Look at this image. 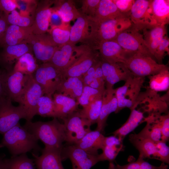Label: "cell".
<instances>
[{
	"instance_id": "obj_10",
	"label": "cell",
	"mask_w": 169,
	"mask_h": 169,
	"mask_svg": "<svg viewBox=\"0 0 169 169\" xmlns=\"http://www.w3.org/2000/svg\"><path fill=\"white\" fill-rule=\"evenodd\" d=\"M99 155L90 154L74 144L63 145L61 153L63 161L70 160L72 169H90L100 161Z\"/></svg>"
},
{
	"instance_id": "obj_12",
	"label": "cell",
	"mask_w": 169,
	"mask_h": 169,
	"mask_svg": "<svg viewBox=\"0 0 169 169\" xmlns=\"http://www.w3.org/2000/svg\"><path fill=\"white\" fill-rule=\"evenodd\" d=\"M30 46L35 57L43 63L49 62L58 47L49 34L32 33L26 41Z\"/></svg>"
},
{
	"instance_id": "obj_51",
	"label": "cell",
	"mask_w": 169,
	"mask_h": 169,
	"mask_svg": "<svg viewBox=\"0 0 169 169\" xmlns=\"http://www.w3.org/2000/svg\"><path fill=\"white\" fill-rule=\"evenodd\" d=\"M64 23L59 15L52 8L49 20V25H50L51 29L61 26Z\"/></svg>"
},
{
	"instance_id": "obj_9",
	"label": "cell",
	"mask_w": 169,
	"mask_h": 169,
	"mask_svg": "<svg viewBox=\"0 0 169 169\" xmlns=\"http://www.w3.org/2000/svg\"><path fill=\"white\" fill-rule=\"evenodd\" d=\"M83 45L82 50L80 54L70 66L62 71L66 78L82 77L100 59L98 50L93 49L85 44Z\"/></svg>"
},
{
	"instance_id": "obj_22",
	"label": "cell",
	"mask_w": 169,
	"mask_h": 169,
	"mask_svg": "<svg viewBox=\"0 0 169 169\" xmlns=\"http://www.w3.org/2000/svg\"><path fill=\"white\" fill-rule=\"evenodd\" d=\"M117 106L115 89L113 88H105L102 96V105L96 122L97 127L96 130L103 133L109 115L111 113L115 112Z\"/></svg>"
},
{
	"instance_id": "obj_46",
	"label": "cell",
	"mask_w": 169,
	"mask_h": 169,
	"mask_svg": "<svg viewBox=\"0 0 169 169\" xmlns=\"http://www.w3.org/2000/svg\"><path fill=\"white\" fill-rule=\"evenodd\" d=\"M100 1V0H82L80 12L87 17H93Z\"/></svg>"
},
{
	"instance_id": "obj_44",
	"label": "cell",
	"mask_w": 169,
	"mask_h": 169,
	"mask_svg": "<svg viewBox=\"0 0 169 169\" xmlns=\"http://www.w3.org/2000/svg\"><path fill=\"white\" fill-rule=\"evenodd\" d=\"M19 13L22 14L34 16L38 3L35 0H16Z\"/></svg>"
},
{
	"instance_id": "obj_58",
	"label": "cell",
	"mask_w": 169,
	"mask_h": 169,
	"mask_svg": "<svg viewBox=\"0 0 169 169\" xmlns=\"http://www.w3.org/2000/svg\"><path fill=\"white\" fill-rule=\"evenodd\" d=\"M108 169H116V165L113 162H110Z\"/></svg>"
},
{
	"instance_id": "obj_19",
	"label": "cell",
	"mask_w": 169,
	"mask_h": 169,
	"mask_svg": "<svg viewBox=\"0 0 169 169\" xmlns=\"http://www.w3.org/2000/svg\"><path fill=\"white\" fill-rule=\"evenodd\" d=\"M98 51L101 59L112 63L124 64L134 54L124 49L115 40L102 42Z\"/></svg>"
},
{
	"instance_id": "obj_13",
	"label": "cell",
	"mask_w": 169,
	"mask_h": 169,
	"mask_svg": "<svg viewBox=\"0 0 169 169\" xmlns=\"http://www.w3.org/2000/svg\"><path fill=\"white\" fill-rule=\"evenodd\" d=\"M115 40L124 49L131 53L141 54L154 59L145 44L142 34L133 25L119 34Z\"/></svg>"
},
{
	"instance_id": "obj_15",
	"label": "cell",
	"mask_w": 169,
	"mask_h": 169,
	"mask_svg": "<svg viewBox=\"0 0 169 169\" xmlns=\"http://www.w3.org/2000/svg\"><path fill=\"white\" fill-rule=\"evenodd\" d=\"M44 95L41 86L35 81L32 74L29 76L23 93L22 105L26 115V121H30L37 115V105L39 99Z\"/></svg>"
},
{
	"instance_id": "obj_55",
	"label": "cell",
	"mask_w": 169,
	"mask_h": 169,
	"mask_svg": "<svg viewBox=\"0 0 169 169\" xmlns=\"http://www.w3.org/2000/svg\"><path fill=\"white\" fill-rule=\"evenodd\" d=\"M4 71H0V97L5 96L3 86V79Z\"/></svg>"
},
{
	"instance_id": "obj_48",
	"label": "cell",
	"mask_w": 169,
	"mask_h": 169,
	"mask_svg": "<svg viewBox=\"0 0 169 169\" xmlns=\"http://www.w3.org/2000/svg\"><path fill=\"white\" fill-rule=\"evenodd\" d=\"M159 118L161 125V140L166 143L168 141L169 138V113L165 115H160Z\"/></svg>"
},
{
	"instance_id": "obj_31",
	"label": "cell",
	"mask_w": 169,
	"mask_h": 169,
	"mask_svg": "<svg viewBox=\"0 0 169 169\" xmlns=\"http://www.w3.org/2000/svg\"><path fill=\"white\" fill-rule=\"evenodd\" d=\"M84 86L82 77H69L64 79L56 92L77 100Z\"/></svg>"
},
{
	"instance_id": "obj_5",
	"label": "cell",
	"mask_w": 169,
	"mask_h": 169,
	"mask_svg": "<svg viewBox=\"0 0 169 169\" xmlns=\"http://www.w3.org/2000/svg\"><path fill=\"white\" fill-rule=\"evenodd\" d=\"M125 66L135 77L145 78L169 69L168 66L156 62L152 58L140 53H135L127 59Z\"/></svg>"
},
{
	"instance_id": "obj_36",
	"label": "cell",
	"mask_w": 169,
	"mask_h": 169,
	"mask_svg": "<svg viewBox=\"0 0 169 169\" xmlns=\"http://www.w3.org/2000/svg\"><path fill=\"white\" fill-rule=\"evenodd\" d=\"M38 66L32 54L27 53L19 59L14 64L12 70L29 75L33 74Z\"/></svg>"
},
{
	"instance_id": "obj_34",
	"label": "cell",
	"mask_w": 169,
	"mask_h": 169,
	"mask_svg": "<svg viewBox=\"0 0 169 169\" xmlns=\"http://www.w3.org/2000/svg\"><path fill=\"white\" fill-rule=\"evenodd\" d=\"M152 16L157 25H166L169 22V1L151 0Z\"/></svg>"
},
{
	"instance_id": "obj_32",
	"label": "cell",
	"mask_w": 169,
	"mask_h": 169,
	"mask_svg": "<svg viewBox=\"0 0 169 169\" xmlns=\"http://www.w3.org/2000/svg\"><path fill=\"white\" fill-rule=\"evenodd\" d=\"M53 4V9L58 13L64 23L74 21L80 15V12L72 0H54Z\"/></svg>"
},
{
	"instance_id": "obj_41",
	"label": "cell",
	"mask_w": 169,
	"mask_h": 169,
	"mask_svg": "<svg viewBox=\"0 0 169 169\" xmlns=\"http://www.w3.org/2000/svg\"><path fill=\"white\" fill-rule=\"evenodd\" d=\"M37 115L56 118L52 97L44 95L40 97L37 103Z\"/></svg>"
},
{
	"instance_id": "obj_3",
	"label": "cell",
	"mask_w": 169,
	"mask_h": 169,
	"mask_svg": "<svg viewBox=\"0 0 169 169\" xmlns=\"http://www.w3.org/2000/svg\"><path fill=\"white\" fill-rule=\"evenodd\" d=\"M132 25L130 14L102 21L94 20L90 25V37L92 42L99 45L104 41L115 40Z\"/></svg>"
},
{
	"instance_id": "obj_20",
	"label": "cell",
	"mask_w": 169,
	"mask_h": 169,
	"mask_svg": "<svg viewBox=\"0 0 169 169\" xmlns=\"http://www.w3.org/2000/svg\"><path fill=\"white\" fill-rule=\"evenodd\" d=\"M54 2V1L43 0L38 3L33 23L31 26L33 34H42L46 33L48 31L52 11L51 6Z\"/></svg>"
},
{
	"instance_id": "obj_33",
	"label": "cell",
	"mask_w": 169,
	"mask_h": 169,
	"mask_svg": "<svg viewBox=\"0 0 169 169\" xmlns=\"http://www.w3.org/2000/svg\"><path fill=\"white\" fill-rule=\"evenodd\" d=\"M126 14L121 13L112 0H100L94 16L91 18L98 21L115 18Z\"/></svg>"
},
{
	"instance_id": "obj_38",
	"label": "cell",
	"mask_w": 169,
	"mask_h": 169,
	"mask_svg": "<svg viewBox=\"0 0 169 169\" xmlns=\"http://www.w3.org/2000/svg\"><path fill=\"white\" fill-rule=\"evenodd\" d=\"M102 96L90 103L79 111L81 117L87 120L91 125L96 123L99 118Z\"/></svg>"
},
{
	"instance_id": "obj_21",
	"label": "cell",
	"mask_w": 169,
	"mask_h": 169,
	"mask_svg": "<svg viewBox=\"0 0 169 169\" xmlns=\"http://www.w3.org/2000/svg\"><path fill=\"white\" fill-rule=\"evenodd\" d=\"M62 149L44 148L40 156L33 154L37 169H64L62 162Z\"/></svg>"
},
{
	"instance_id": "obj_27",
	"label": "cell",
	"mask_w": 169,
	"mask_h": 169,
	"mask_svg": "<svg viewBox=\"0 0 169 169\" xmlns=\"http://www.w3.org/2000/svg\"><path fill=\"white\" fill-rule=\"evenodd\" d=\"M52 97L56 118L63 120L76 111L79 104L75 100L56 92Z\"/></svg>"
},
{
	"instance_id": "obj_45",
	"label": "cell",
	"mask_w": 169,
	"mask_h": 169,
	"mask_svg": "<svg viewBox=\"0 0 169 169\" xmlns=\"http://www.w3.org/2000/svg\"><path fill=\"white\" fill-rule=\"evenodd\" d=\"M156 152L155 159L169 164V148L166 143L161 140L156 143Z\"/></svg>"
},
{
	"instance_id": "obj_30",
	"label": "cell",
	"mask_w": 169,
	"mask_h": 169,
	"mask_svg": "<svg viewBox=\"0 0 169 169\" xmlns=\"http://www.w3.org/2000/svg\"><path fill=\"white\" fill-rule=\"evenodd\" d=\"M123 148V141L114 135L105 137L102 149V152L99 155L100 161H108L113 162Z\"/></svg>"
},
{
	"instance_id": "obj_52",
	"label": "cell",
	"mask_w": 169,
	"mask_h": 169,
	"mask_svg": "<svg viewBox=\"0 0 169 169\" xmlns=\"http://www.w3.org/2000/svg\"><path fill=\"white\" fill-rule=\"evenodd\" d=\"M140 157L135 161L129 162V163L123 166L116 164V169H140V164L141 159Z\"/></svg>"
},
{
	"instance_id": "obj_43",
	"label": "cell",
	"mask_w": 169,
	"mask_h": 169,
	"mask_svg": "<svg viewBox=\"0 0 169 169\" xmlns=\"http://www.w3.org/2000/svg\"><path fill=\"white\" fill-rule=\"evenodd\" d=\"M105 90L84 86L82 94L77 99V101L83 107H84L95 100L102 97Z\"/></svg>"
},
{
	"instance_id": "obj_18",
	"label": "cell",
	"mask_w": 169,
	"mask_h": 169,
	"mask_svg": "<svg viewBox=\"0 0 169 169\" xmlns=\"http://www.w3.org/2000/svg\"><path fill=\"white\" fill-rule=\"evenodd\" d=\"M101 66L105 88H113L116 83L125 81L134 76L122 63H110L101 59Z\"/></svg>"
},
{
	"instance_id": "obj_4",
	"label": "cell",
	"mask_w": 169,
	"mask_h": 169,
	"mask_svg": "<svg viewBox=\"0 0 169 169\" xmlns=\"http://www.w3.org/2000/svg\"><path fill=\"white\" fill-rule=\"evenodd\" d=\"M32 75L42 87L44 95L52 97L66 79L62 71L49 62L39 65Z\"/></svg>"
},
{
	"instance_id": "obj_24",
	"label": "cell",
	"mask_w": 169,
	"mask_h": 169,
	"mask_svg": "<svg viewBox=\"0 0 169 169\" xmlns=\"http://www.w3.org/2000/svg\"><path fill=\"white\" fill-rule=\"evenodd\" d=\"M0 60L7 71L11 70L12 66L24 54L31 53L32 49L26 42L16 45L7 46L3 47Z\"/></svg>"
},
{
	"instance_id": "obj_35",
	"label": "cell",
	"mask_w": 169,
	"mask_h": 169,
	"mask_svg": "<svg viewBox=\"0 0 169 169\" xmlns=\"http://www.w3.org/2000/svg\"><path fill=\"white\" fill-rule=\"evenodd\" d=\"M129 140L138 151L139 157L143 159L155 158L156 152V143L148 139L136 137L132 134L129 136Z\"/></svg>"
},
{
	"instance_id": "obj_49",
	"label": "cell",
	"mask_w": 169,
	"mask_h": 169,
	"mask_svg": "<svg viewBox=\"0 0 169 169\" xmlns=\"http://www.w3.org/2000/svg\"><path fill=\"white\" fill-rule=\"evenodd\" d=\"M119 10L124 14H130L134 0H112Z\"/></svg>"
},
{
	"instance_id": "obj_17",
	"label": "cell",
	"mask_w": 169,
	"mask_h": 169,
	"mask_svg": "<svg viewBox=\"0 0 169 169\" xmlns=\"http://www.w3.org/2000/svg\"><path fill=\"white\" fill-rule=\"evenodd\" d=\"M82 49V45L77 47L69 42L58 46L49 63L63 71L75 61Z\"/></svg>"
},
{
	"instance_id": "obj_25",
	"label": "cell",
	"mask_w": 169,
	"mask_h": 169,
	"mask_svg": "<svg viewBox=\"0 0 169 169\" xmlns=\"http://www.w3.org/2000/svg\"><path fill=\"white\" fill-rule=\"evenodd\" d=\"M160 114L152 113L145 118L146 125L138 134H132L134 137L149 139L155 143L161 141V134L159 120Z\"/></svg>"
},
{
	"instance_id": "obj_7",
	"label": "cell",
	"mask_w": 169,
	"mask_h": 169,
	"mask_svg": "<svg viewBox=\"0 0 169 169\" xmlns=\"http://www.w3.org/2000/svg\"><path fill=\"white\" fill-rule=\"evenodd\" d=\"M22 119L26 120L23 106H14L12 100L5 96L0 97V134H3L19 123Z\"/></svg>"
},
{
	"instance_id": "obj_23",
	"label": "cell",
	"mask_w": 169,
	"mask_h": 169,
	"mask_svg": "<svg viewBox=\"0 0 169 169\" xmlns=\"http://www.w3.org/2000/svg\"><path fill=\"white\" fill-rule=\"evenodd\" d=\"M33 33L30 27H21L10 25L0 38V46L4 47L25 42L30 35Z\"/></svg>"
},
{
	"instance_id": "obj_29",
	"label": "cell",
	"mask_w": 169,
	"mask_h": 169,
	"mask_svg": "<svg viewBox=\"0 0 169 169\" xmlns=\"http://www.w3.org/2000/svg\"><path fill=\"white\" fill-rule=\"evenodd\" d=\"M80 13L70 30L69 43L74 45L79 42L84 44L88 38L90 33L88 17Z\"/></svg>"
},
{
	"instance_id": "obj_6",
	"label": "cell",
	"mask_w": 169,
	"mask_h": 169,
	"mask_svg": "<svg viewBox=\"0 0 169 169\" xmlns=\"http://www.w3.org/2000/svg\"><path fill=\"white\" fill-rule=\"evenodd\" d=\"M145 79L132 76L125 81L123 86L115 89L118 104L115 113L125 108L131 110L141 93Z\"/></svg>"
},
{
	"instance_id": "obj_14",
	"label": "cell",
	"mask_w": 169,
	"mask_h": 169,
	"mask_svg": "<svg viewBox=\"0 0 169 169\" xmlns=\"http://www.w3.org/2000/svg\"><path fill=\"white\" fill-rule=\"evenodd\" d=\"M137 100L141 106L139 108L136 102L131 110V113L127 121L119 128L113 133L114 136L123 141L125 137L135 129L141 123L144 122L146 117L145 113L149 114L148 107L146 100L143 98H138Z\"/></svg>"
},
{
	"instance_id": "obj_47",
	"label": "cell",
	"mask_w": 169,
	"mask_h": 169,
	"mask_svg": "<svg viewBox=\"0 0 169 169\" xmlns=\"http://www.w3.org/2000/svg\"><path fill=\"white\" fill-rule=\"evenodd\" d=\"M169 39L167 35H166L162 38L158 45L154 58L158 61V63L162 64L163 59L166 53L169 54Z\"/></svg>"
},
{
	"instance_id": "obj_28",
	"label": "cell",
	"mask_w": 169,
	"mask_h": 169,
	"mask_svg": "<svg viewBox=\"0 0 169 169\" xmlns=\"http://www.w3.org/2000/svg\"><path fill=\"white\" fill-rule=\"evenodd\" d=\"M141 30L145 44L154 59V56L157 48L166 34L165 25H156Z\"/></svg>"
},
{
	"instance_id": "obj_54",
	"label": "cell",
	"mask_w": 169,
	"mask_h": 169,
	"mask_svg": "<svg viewBox=\"0 0 169 169\" xmlns=\"http://www.w3.org/2000/svg\"><path fill=\"white\" fill-rule=\"evenodd\" d=\"M140 169H158V166L152 165L142 159L141 162Z\"/></svg>"
},
{
	"instance_id": "obj_37",
	"label": "cell",
	"mask_w": 169,
	"mask_h": 169,
	"mask_svg": "<svg viewBox=\"0 0 169 169\" xmlns=\"http://www.w3.org/2000/svg\"><path fill=\"white\" fill-rule=\"evenodd\" d=\"M149 89L154 92L165 91L169 87V69L155 74L148 76Z\"/></svg>"
},
{
	"instance_id": "obj_11",
	"label": "cell",
	"mask_w": 169,
	"mask_h": 169,
	"mask_svg": "<svg viewBox=\"0 0 169 169\" xmlns=\"http://www.w3.org/2000/svg\"><path fill=\"white\" fill-rule=\"evenodd\" d=\"M66 131V142L68 144H74L91 131V124L75 111L63 120Z\"/></svg>"
},
{
	"instance_id": "obj_8",
	"label": "cell",
	"mask_w": 169,
	"mask_h": 169,
	"mask_svg": "<svg viewBox=\"0 0 169 169\" xmlns=\"http://www.w3.org/2000/svg\"><path fill=\"white\" fill-rule=\"evenodd\" d=\"M29 75L18 71H4L3 86L5 96L20 105Z\"/></svg>"
},
{
	"instance_id": "obj_2",
	"label": "cell",
	"mask_w": 169,
	"mask_h": 169,
	"mask_svg": "<svg viewBox=\"0 0 169 169\" xmlns=\"http://www.w3.org/2000/svg\"><path fill=\"white\" fill-rule=\"evenodd\" d=\"M23 126L38 140L41 141L45 148L62 149L63 142L66 141L65 125L57 118L47 122L26 121Z\"/></svg>"
},
{
	"instance_id": "obj_57",
	"label": "cell",
	"mask_w": 169,
	"mask_h": 169,
	"mask_svg": "<svg viewBox=\"0 0 169 169\" xmlns=\"http://www.w3.org/2000/svg\"><path fill=\"white\" fill-rule=\"evenodd\" d=\"M158 169H168V166L165 163L162 162L161 165L158 166Z\"/></svg>"
},
{
	"instance_id": "obj_42",
	"label": "cell",
	"mask_w": 169,
	"mask_h": 169,
	"mask_svg": "<svg viewBox=\"0 0 169 169\" xmlns=\"http://www.w3.org/2000/svg\"><path fill=\"white\" fill-rule=\"evenodd\" d=\"M6 16L9 25L30 27L33 25L34 20V16L21 14L16 10Z\"/></svg>"
},
{
	"instance_id": "obj_50",
	"label": "cell",
	"mask_w": 169,
	"mask_h": 169,
	"mask_svg": "<svg viewBox=\"0 0 169 169\" xmlns=\"http://www.w3.org/2000/svg\"><path fill=\"white\" fill-rule=\"evenodd\" d=\"M18 7L17 1L0 0V10L7 15Z\"/></svg>"
},
{
	"instance_id": "obj_26",
	"label": "cell",
	"mask_w": 169,
	"mask_h": 169,
	"mask_svg": "<svg viewBox=\"0 0 169 169\" xmlns=\"http://www.w3.org/2000/svg\"><path fill=\"white\" fill-rule=\"evenodd\" d=\"M105 137L100 131L91 130L74 144L90 154L98 155V150L102 149L103 146Z\"/></svg>"
},
{
	"instance_id": "obj_53",
	"label": "cell",
	"mask_w": 169,
	"mask_h": 169,
	"mask_svg": "<svg viewBox=\"0 0 169 169\" xmlns=\"http://www.w3.org/2000/svg\"><path fill=\"white\" fill-rule=\"evenodd\" d=\"M6 15L0 10V38L9 26Z\"/></svg>"
},
{
	"instance_id": "obj_40",
	"label": "cell",
	"mask_w": 169,
	"mask_h": 169,
	"mask_svg": "<svg viewBox=\"0 0 169 169\" xmlns=\"http://www.w3.org/2000/svg\"><path fill=\"white\" fill-rule=\"evenodd\" d=\"M71 27L69 23H64L61 26L50 29L49 34L57 46L69 42Z\"/></svg>"
},
{
	"instance_id": "obj_16",
	"label": "cell",
	"mask_w": 169,
	"mask_h": 169,
	"mask_svg": "<svg viewBox=\"0 0 169 169\" xmlns=\"http://www.w3.org/2000/svg\"><path fill=\"white\" fill-rule=\"evenodd\" d=\"M151 0H136L130 13L133 26L138 31L156 25L151 12Z\"/></svg>"
},
{
	"instance_id": "obj_39",
	"label": "cell",
	"mask_w": 169,
	"mask_h": 169,
	"mask_svg": "<svg viewBox=\"0 0 169 169\" xmlns=\"http://www.w3.org/2000/svg\"><path fill=\"white\" fill-rule=\"evenodd\" d=\"M5 169H36L34 159L29 158L26 154L4 159Z\"/></svg>"
},
{
	"instance_id": "obj_56",
	"label": "cell",
	"mask_w": 169,
	"mask_h": 169,
	"mask_svg": "<svg viewBox=\"0 0 169 169\" xmlns=\"http://www.w3.org/2000/svg\"><path fill=\"white\" fill-rule=\"evenodd\" d=\"M4 159L3 156L0 157V169H5Z\"/></svg>"
},
{
	"instance_id": "obj_1",
	"label": "cell",
	"mask_w": 169,
	"mask_h": 169,
	"mask_svg": "<svg viewBox=\"0 0 169 169\" xmlns=\"http://www.w3.org/2000/svg\"><path fill=\"white\" fill-rule=\"evenodd\" d=\"M3 135L0 147H6L12 157L31 151L38 155L41 151L38 140L19 123Z\"/></svg>"
}]
</instances>
